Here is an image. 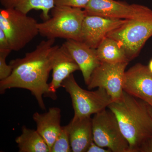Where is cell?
I'll return each instance as SVG.
<instances>
[{"instance_id": "1", "label": "cell", "mask_w": 152, "mask_h": 152, "mask_svg": "<svg viewBox=\"0 0 152 152\" xmlns=\"http://www.w3.org/2000/svg\"><path fill=\"white\" fill-rule=\"evenodd\" d=\"M55 40L41 41L34 50L26 53L23 58L11 61L12 72L7 78L0 81V93L13 88L28 90L44 110L46 107L43 97L56 99V94L51 91L48 83L55 53L58 47L54 45Z\"/></svg>"}, {"instance_id": "2", "label": "cell", "mask_w": 152, "mask_h": 152, "mask_svg": "<svg viewBox=\"0 0 152 152\" xmlns=\"http://www.w3.org/2000/svg\"><path fill=\"white\" fill-rule=\"evenodd\" d=\"M115 116L129 152H140L152 137V118L149 105L124 91L122 97L108 107Z\"/></svg>"}, {"instance_id": "3", "label": "cell", "mask_w": 152, "mask_h": 152, "mask_svg": "<svg viewBox=\"0 0 152 152\" xmlns=\"http://www.w3.org/2000/svg\"><path fill=\"white\" fill-rule=\"evenodd\" d=\"M85 17L82 9L55 6L51 10L50 18L38 23L39 34L47 39L61 38L80 41Z\"/></svg>"}, {"instance_id": "4", "label": "cell", "mask_w": 152, "mask_h": 152, "mask_svg": "<svg viewBox=\"0 0 152 152\" xmlns=\"http://www.w3.org/2000/svg\"><path fill=\"white\" fill-rule=\"evenodd\" d=\"M38 23L32 17L15 9L0 10V29L5 34L12 51L23 48L39 34Z\"/></svg>"}, {"instance_id": "5", "label": "cell", "mask_w": 152, "mask_h": 152, "mask_svg": "<svg viewBox=\"0 0 152 152\" xmlns=\"http://www.w3.org/2000/svg\"><path fill=\"white\" fill-rule=\"evenodd\" d=\"M61 87L70 96L75 118L91 117L107 108L113 102L111 97L103 88H98L94 91L82 88L76 82L73 74L63 82Z\"/></svg>"}, {"instance_id": "6", "label": "cell", "mask_w": 152, "mask_h": 152, "mask_svg": "<svg viewBox=\"0 0 152 152\" xmlns=\"http://www.w3.org/2000/svg\"><path fill=\"white\" fill-rule=\"evenodd\" d=\"M151 37L152 16L140 20H127L107 36L119 43L129 61L138 56L146 42Z\"/></svg>"}, {"instance_id": "7", "label": "cell", "mask_w": 152, "mask_h": 152, "mask_svg": "<svg viewBox=\"0 0 152 152\" xmlns=\"http://www.w3.org/2000/svg\"><path fill=\"white\" fill-rule=\"evenodd\" d=\"M93 140L98 145L112 152H129V145L123 134L115 114L104 109L92 118Z\"/></svg>"}, {"instance_id": "8", "label": "cell", "mask_w": 152, "mask_h": 152, "mask_svg": "<svg viewBox=\"0 0 152 152\" xmlns=\"http://www.w3.org/2000/svg\"><path fill=\"white\" fill-rule=\"evenodd\" d=\"M84 11L86 16L120 20H140L152 16V10L146 6L115 0H90Z\"/></svg>"}, {"instance_id": "9", "label": "cell", "mask_w": 152, "mask_h": 152, "mask_svg": "<svg viewBox=\"0 0 152 152\" xmlns=\"http://www.w3.org/2000/svg\"><path fill=\"white\" fill-rule=\"evenodd\" d=\"M129 62L109 64L101 62L93 72L87 85L89 90L96 88L104 89L113 102L122 97L125 70Z\"/></svg>"}, {"instance_id": "10", "label": "cell", "mask_w": 152, "mask_h": 152, "mask_svg": "<svg viewBox=\"0 0 152 152\" xmlns=\"http://www.w3.org/2000/svg\"><path fill=\"white\" fill-rule=\"evenodd\" d=\"M123 90L152 107V74L148 66L138 63L125 72Z\"/></svg>"}, {"instance_id": "11", "label": "cell", "mask_w": 152, "mask_h": 152, "mask_svg": "<svg viewBox=\"0 0 152 152\" xmlns=\"http://www.w3.org/2000/svg\"><path fill=\"white\" fill-rule=\"evenodd\" d=\"M126 20L97 16H86L79 41L92 48L96 49L110 32L119 27Z\"/></svg>"}, {"instance_id": "12", "label": "cell", "mask_w": 152, "mask_h": 152, "mask_svg": "<svg viewBox=\"0 0 152 152\" xmlns=\"http://www.w3.org/2000/svg\"><path fill=\"white\" fill-rule=\"evenodd\" d=\"M64 44L78 65L87 86L93 72L101 63L96 49L90 48L83 42L75 40H66Z\"/></svg>"}, {"instance_id": "13", "label": "cell", "mask_w": 152, "mask_h": 152, "mask_svg": "<svg viewBox=\"0 0 152 152\" xmlns=\"http://www.w3.org/2000/svg\"><path fill=\"white\" fill-rule=\"evenodd\" d=\"M79 70L78 65L65 44L58 47L54 56L52 80L49 83L51 91L56 94L57 90L61 87L63 82L74 72Z\"/></svg>"}, {"instance_id": "14", "label": "cell", "mask_w": 152, "mask_h": 152, "mask_svg": "<svg viewBox=\"0 0 152 152\" xmlns=\"http://www.w3.org/2000/svg\"><path fill=\"white\" fill-rule=\"evenodd\" d=\"M92 120L91 117H74L67 125L72 152H87L91 144L94 142Z\"/></svg>"}, {"instance_id": "15", "label": "cell", "mask_w": 152, "mask_h": 152, "mask_svg": "<svg viewBox=\"0 0 152 152\" xmlns=\"http://www.w3.org/2000/svg\"><path fill=\"white\" fill-rule=\"evenodd\" d=\"M61 110L56 107L50 108L44 113L36 112L33 115V120L37 124V130L46 142L50 152L61 130Z\"/></svg>"}, {"instance_id": "16", "label": "cell", "mask_w": 152, "mask_h": 152, "mask_svg": "<svg viewBox=\"0 0 152 152\" xmlns=\"http://www.w3.org/2000/svg\"><path fill=\"white\" fill-rule=\"evenodd\" d=\"M4 8L15 9L26 14L32 10L42 11L44 21L48 20L50 12L55 7L54 0H0Z\"/></svg>"}, {"instance_id": "17", "label": "cell", "mask_w": 152, "mask_h": 152, "mask_svg": "<svg viewBox=\"0 0 152 152\" xmlns=\"http://www.w3.org/2000/svg\"><path fill=\"white\" fill-rule=\"evenodd\" d=\"M15 142L20 152H50L48 145L37 131L26 126L22 127L21 134Z\"/></svg>"}, {"instance_id": "18", "label": "cell", "mask_w": 152, "mask_h": 152, "mask_svg": "<svg viewBox=\"0 0 152 152\" xmlns=\"http://www.w3.org/2000/svg\"><path fill=\"white\" fill-rule=\"evenodd\" d=\"M98 58L101 62L109 64L129 62L124 50L117 41L106 37L96 49Z\"/></svg>"}, {"instance_id": "19", "label": "cell", "mask_w": 152, "mask_h": 152, "mask_svg": "<svg viewBox=\"0 0 152 152\" xmlns=\"http://www.w3.org/2000/svg\"><path fill=\"white\" fill-rule=\"evenodd\" d=\"M72 152L67 126L62 127L61 130L52 146L50 152Z\"/></svg>"}, {"instance_id": "20", "label": "cell", "mask_w": 152, "mask_h": 152, "mask_svg": "<svg viewBox=\"0 0 152 152\" xmlns=\"http://www.w3.org/2000/svg\"><path fill=\"white\" fill-rule=\"evenodd\" d=\"M10 50H0V81L7 78L12 74L13 68L11 65H8L6 59Z\"/></svg>"}, {"instance_id": "21", "label": "cell", "mask_w": 152, "mask_h": 152, "mask_svg": "<svg viewBox=\"0 0 152 152\" xmlns=\"http://www.w3.org/2000/svg\"><path fill=\"white\" fill-rule=\"evenodd\" d=\"M90 0H54L55 6L85 9Z\"/></svg>"}, {"instance_id": "22", "label": "cell", "mask_w": 152, "mask_h": 152, "mask_svg": "<svg viewBox=\"0 0 152 152\" xmlns=\"http://www.w3.org/2000/svg\"><path fill=\"white\" fill-rule=\"evenodd\" d=\"M0 50H11L8 40L5 34L0 29Z\"/></svg>"}, {"instance_id": "23", "label": "cell", "mask_w": 152, "mask_h": 152, "mask_svg": "<svg viewBox=\"0 0 152 152\" xmlns=\"http://www.w3.org/2000/svg\"><path fill=\"white\" fill-rule=\"evenodd\" d=\"M87 152H112L110 150L104 148L93 142L89 147Z\"/></svg>"}, {"instance_id": "24", "label": "cell", "mask_w": 152, "mask_h": 152, "mask_svg": "<svg viewBox=\"0 0 152 152\" xmlns=\"http://www.w3.org/2000/svg\"><path fill=\"white\" fill-rule=\"evenodd\" d=\"M140 152H152V137L145 144Z\"/></svg>"}, {"instance_id": "25", "label": "cell", "mask_w": 152, "mask_h": 152, "mask_svg": "<svg viewBox=\"0 0 152 152\" xmlns=\"http://www.w3.org/2000/svg\"><path fill=\"white\" fill-rule=\"evenodd\" d=\"M148 67L149 69L150 72H151L152 74V59L150 61L148 65Z\"/></svg>"}, {"instance_id": "26", "label": "cell", "mask_w": 152, "mask_h": 152, "mask_svg": "<svg viewBox=\"0 0 152 152\" xmlns=\"http://www.w3.org/2000/svg\"><path fill=\"white\" fill-rule=\"evenodd\" d=\"M149 110L150 114H151V116L152 117V107L149 105Z\"/></svg>"}]
</instances>
